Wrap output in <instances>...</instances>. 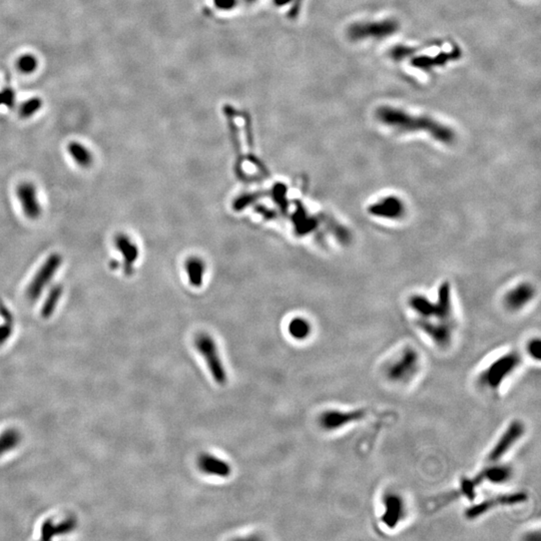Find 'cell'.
<instances>
[{"instance_id":"6da1fadb","label":"cell","mask_w":541,"mask_h":541,"mask_svg":"<svg viewBox=\"0 0 541 541\" xmlns=\"http://www.w3.org/2000/svg\"><path fill=\"white\" fill-rule=\"evenodd\" d=\"M376 118L387 127L406 132L423 131L444 145L453 144L456 138L454 130L427 116H415L399 108L384 105L376 110Z\"/></svg>"},{"instance_id":"7a4b0ae2","label":"cell","mask_w":541,"mask_h":541,"mask_svg":"<svg viewBox=\"0 0 541 541\" xmlns=\"http://www.w3.org/2000/svg\"><path fill=\"white\" fill-rule=\"evenodd\" d=\"M408 303L416 316V326L421 324H439L456 327L451 288L448 282H443L439 287L436 301H431L423 295H414Z\"/></svg>"},{"instance_id":"3957f363","label":"cell","mask_w":541,"mask_h":541,"mask_svg":"<svg viewBox=\"0 0 541 541\" xmlns=\"http://www.w3.org/2000/svg\"><path fill=\"white\" fill-rule=\"evenodd\" d=\"M421 369V356L412 346H406L391 357L383 367L384 377L388 382L405 386L412 382Z\"/></svg>"},{"instance_id":"277c9868","label":"cell","mask_w":541,"mask_h":541,"mask_svg":"<svg viewBox=\"0 0 541 541\" xmlns=\"http://www.w3.org/2000/svg\"><path fill=\"white\" fill-rule=\"evenodd\" d=\"M522 357L517 351H508L493 359L479 374L478 382L486 390L498 391L519 369Z\"/></svg>"},{"instance_id":"5b68a950","label":"cell","mask_w":541,"mask_h":541,"mask_svg":"<svg viewBox=\"0 0 541 541\" xmlns=\"http://www.w3.org/2000/svg\"><path fill=\"white\" fill-rule=\"evenodd\" d=\"M194 347L206 361L215 382L224 385L227 380L226 372L215 340L206 333L198 334L194 338Z\"/></svg>"},{"instance_id":"8992f818","label":"cell","mask_w":541,"mask_h":541,"mask_svg":"<svg viewBox=\"0 0 541 541\" xmlns=\"http://www.w3.org/2000/svg\"><path fill=\"white\" fill-rule=\"evenodd\" d=\"M63 264V257L53 253L48 255L38 268L26 289V297L30 301H36L43 291L50 284Z\"/></svg>"},{"instance_id":"52a82bcc","label":"cell","mask_w":541,"mask_h":541,"mask_svg":"<svg viewBox=\"0 0 541 541\" xmlns=\"http://www.w3.org/2000/svg\"><path fill=\"white\" fill-rule=\"evenodd\" d=\"M525 424L518 419L512 420L502 431L487 454V461H501L525 435Z\"/></svg>"},{"instance_id":"ba28073f","label":"cell","mask_w":541,"mask_h":541,"mask_svg":"<svg viewBox=\"0 0 541 541\" xmlns=\"http://www.w3.org/2000/svg\"><path fill=\"white\" fill-rule=\"evenodd\" d=\"M527 494L522 491L495 495L468 507L465 511V517L468 520H475L482 517L483 515L488 514L494 508L522 504L527 501Z\"/></svg>"},{"instance_id":"9c48e42d","label":"cell","mask_w":541,"mask_h":541,"mask_svg":"<svg viewBox=\"0 0 541 541\" xmlns=\"http://www.w3.org/2000/svg\"><path fill=\"white\" fill-rule=\"evenodd\" d=\"M380 521L388 529H396L407 516V504L404 497L395 491H388L382 497Z\"/></svg>"},{"instance_id":"30bf717a","label":"cell","mask_w":541,"mask_h":541,"mask_svg":"<svg viewBox=\"0 0 541 541\" xmlns=\"http://www.w3.org/2000/svg\"><path fill=\"white\" fill-rule=\"evenodd\" d=\"M368 414L369 412L366 408H354L350 410L330 409L320 415L319 424L325 431H337L361 422Z\"/></svg>"},{"instance_id":"8fae6325","label":"cell","mask_w":541,"mask_h":541,"mask_svg":"<svg viewBox=\"0 0 541 541\" xmlns=\"http://www.w3.org/2000/svg\"><path fill=\"white\" fill-rule=\"evenodd\" d=\"M399 29V23L395 19H385L374 22H359L352 24L348 35L352 40H362L367 38L381 39L390 36Z\"/></svg>"},{"instance_id":"7c38bea8","label":"cell","mask_w":541,"mask_h":541,"mask_svg":"<svg viewBox=\"0 0 541 541\" xmlns=\"http://www.w3.org/2000/svg\"><path fill=\"white\" fill-rule=\"evenodd\" d=\"M16 197L23 215L30 220H37L42 215V207L34 184L22 182L16 187Z\"/></svg>"},{"instance_id":"4fadbf2b","label":"cell","mask_w":541,"mask_h":541,"mask_svg":"<svg viewBox=\"0 0 541 541\" xmlns=\"http://www.w3.org/2000/svg\"><path fill=\"white\" fill-rule=\"evenodd\" d=\"M368 213L376 218L399 220L405 216L406 207L400 197L387 195L373 203L368 208Z\"/></svg>"},{"instance_id":"5bb4252c","label":"cell","mask_w":541,"mask_h":541,"mask_svg":"<svg viewBox=\"0 0 541 541\" xmlns=\"http://www.w3.org/2000/svg\"><path fill=\"white\" fill-rule=\"evenodd\" d=\"M512 477L513 468L508 464L501 463V461L491 462L489 466L484 468L476 476H474L479 485L484 481L494 485L505 484L509 482Z\"/></svg>"},{"instance_id":"9a60e30c","label":"cell","mask_w":541,"mask_h":541,"mask_svg":"<svg viewBox=\"0 0 541 541\" xmlns=\"http://www.w3.org/2000/svg\"><path fill=\"white\" fill-rule=\"evenodd\" d=\"M534 295V287L530 283H521L518 286L514 287L505 295L504 305L509 311H519L531 302Z\"/></svg>"},{"instance_id":"2e32d148","label":"cell","mask_w":541,"mask_h":541,"mask_svg":"<svg viewBox=\"0 0 541 541\" xmlns=\"http://www.w3.org/2000/svg\"><path fill=\"white\" fill-rule=\"evenodd\" d=\"M197 465L202 472L212 476L225 478L230 476L232 472L231 465L226 461L209 453L202 454L198 457Z\"/></svg>"},{"instance_id":"e0dca14e","label":"cell","mask_w":541,"mask_h":541,"mask_svg":"<svg viewBox=\"0 0 541 541\" xmlns=\"http://www.w3.org/2000/svg\"><path fill=\"white\" fill-rule=\"evenodd\" d=\"M113 244L120 254L123 257L125 271L127 273L131 272L133 264L136 262L138 257V249L135 243L128 237L127 234L120 233L115 237Z\"/></svg>"},{"instance_id":"ac0fdd59","label":"cell","mask_w":541,"mask_h":541,"mask_svg":"<svg viewBox=\"0 0 541 541\" xmlns=\"http://www.w3.org/2000/svg\"><path fill=\"white\" fill-rule=\"evenodd\" d=\"M67 152L72 160L81 168H89L94 163V155L88 147L78 143L72 141L67 146Z\"/></svg>"},{"instance_id":"d6986e66","label":"cell","mask_w":541,"mask_h":541,"mask_svg":"<svg viewBox=\"0 0 541 541\" xmlns=\"http://www.w3.org/2000/svg\"><path fill=\"white\" fill-rule=\"evenodd\" d=\"M63 294H64V287L62 285H54L49 290L47 297L41 308V316L43 318H49L54 313L60 303V300L63 297Z\"/></svg>"},{"instance_id":"ffe728a7","label":"cell","mask_w":541,"mask_h":541,"mask_svg":"<svg viewBox=\"0 0 541 541\" xmlns=\"http://www.w3.org/2000/svg\"><path fill=\"white\" fill-rule=\"evenodd\" d=\"M288 331L294 339L305 340L310 336L312 327L308 320L297 317L290 321L289 326H288Z\"/></svg>"},{"instance_id":"44dd1931","label":"cell","mask_w":541,"mask_h":541,"mask_svg":"<svg viewBox=\"0 0 541 541\" xmlns=\"http://www.w3.org/2000/svg\"><path fill=\"white\" fill-rule=\"evenodd\" d=\"M0 314L4 321L0 325V345H1L11 336L13 332V326H14L13 315L11 314L10 310L6 307V305L1 300H0Z\"/></svg>"},{"instance_id":"7402d4cb","label":"cell","mask_w":541,"mask_h":541,"mask_svg":"<svg viewBox=\"0 0 541 541\" xmlns=\"http://www.w3.org/2000/svg\"><path fill=\"white\" fill-rule=\"evenodd\" d=\"M188 276L191 278V282L200 284L202 281V275L204 274V264L198 259H190L186 265Z\"/></svg>"},{"instance_id":"603a6c76","label":"cell","mask_w":541,"mask_h":541,"mask_svg":"<svg viewBox=\"0 0 541 541\" xmlns=\"http://www.w3.org/2000/svg\"><path fill=\"white\" fill-rule=\"evenodd\" d=\"M18 442V435L13 431L6 432L0 437V454L3 451L13 448Z\"/></svg>"},{"instance_id":"cb8c5ba5","label":"cell","mask_w":541,"mask_h":541,"mask_svg":"<svg viewBox=\"0 0 541 541\" xmlns=\"http://www.w3.org/2000/svg\"><path fill=\"white\" fill-rule=\"evenodd\" d=\"M526 352L529 358L539 362L541 359V341L539 338H533L529 340L526 346Z\"/></svg>"},{"instance_id":"d4e9b609","label":"cell","mask_w":541,"mask_h":541,"mask_svg":"<svg viewBox=\"0 0 541 541\" xmlns=\"http://www.w3.org/2000/svg\"><path fill=\"white\" fill-rule=\"evenodd\" d=\"M39 106H40V101L37 100V99H33V100H31V101H27L23 105V107L21 108L20 116L22 118H30L34 112H36L38 110Z\"/></svg>"},{"instance_id":"484cf974","label":"cell","mask_w":541,"mask_h":541,"mask_svg":"<svg viewBox=\"0 0 541 541\" xmlns=\"http://www.w3.org/2000/svg\"><path fill=\"white\" fill-rule=\"evenodd\" d=\"M36 61L32 55H25L21 58L18 62V68L23 72H32L35 69Z\"/></svg>"},{"instance_id":"4316f807","label":"cell","mask_w":541,"mask_h":541,"mask_svg":"<svg viewBox=\"0 0 541 541\" xmlns=\"http://www.w3.org/2000/svg\"><path fill=\"white\" fill-rule=\"evenodd\" d=\"M525 539H527L528 541H539L541 539L540 532L536 531V532H533V534L531 532L525 537Z\"/></svg>"}]
</instances>
